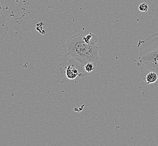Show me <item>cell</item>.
I'll use <instances>...</instances> for the list:
<instances>
[{
    "label": "cell",
    "mask_w": 158,
    "mask_h": 146,
    "mask_svg": "<svg viewBox=\"0 0 158 146\" xmlns=\"http://www.w3.org/2000/svg\"><path fill=\"white\" fill-rule=\"evenodd\" d=\"M95 65L92 63H88L85 65L84 69L86 73H90L95 69Z\"/></svg>",
    "instance_id": "6"
},
{
    "label": "cell",
    "mask_w": 158,
    "mask_h": 146,
    "mask_svg": "<svg viewBox=\"0 0 158 146\" xmlns=\"http://www.w3.org/2000/svg\"><path fill=\"white\" fill-rule=\"evenodd\" d=\"M139 57L137 66L141 68L142 76L153 71L158 75V32L149 35L137 43Z\"/></svg>",
    "instance_id": "2"
},
{
    "label": "cell",
    "mask_w": 158,
    "mask_h": 146,
    "mask_svg": "<svg viewBox=\"0 0 158 146\" xmlns=\"http://www.w3.org/2000/svg\"><path fill=\"white\" fill-rule=\"evenodd\" d=\"M16 3H19V0H15Z\"/></svg>",
    "instance_id": "8"
},
{
    "label": "cell",
    "mask_w": 158,
    "mask_h": 146,
    "mask_svg": "<svg viewBox=\"0 0 158 146\" xmlns=\"http://www.w3.org/2000/svg\"><path fill=\"white\" fill-rule=\"evenodd\" d=\"M85 64L82 61L76 58H71L67 64L65 74L68 79H75L78 76H82Z\"/></svg>",
    "instance_id": "3"
},
{
    "label": "cell",
    "mask_w": 158,
    "mask_h": 146,
    "mask_svg": "<svg viewBox=\"0 0 158 146\" xmlns=\"http://www.w3.org/2000/svg\"><path fill=\"white\" fill-rule=\"evenodd\" d=\"M83 40L89 45H96L98 41V38L94 33H89L87 35L83 36Z\"/></svg>",
    "instance_id": "5"
},
{
    "label": "cell",
    "mask_w": 158,
    "mask_h": 146,
    "mask_svg": "<svg viewBox=\"0 0 158 146\" xmlns=\"http://www.w3.org/2000/svg\"><path fill=\"white\" fill-rule=\"evenodd\" d=\"M63 49L67 56L79 59L85 65L92 63L96 65L100 58L98 46L87 43L81 34H76L69 38L63 46Z\"/></svg>",
    "instance_id": "1"
},
{
    "label": "cell",
    "mask_w": 158,
    "mask_h": 146,
    "mask_svg": "<svg viewBox=\"0 0 158 146\" xmlns=\"http://www.w3.org/2000/svg\"><path fill=\"white\" fill-rule=\"evenodd\" d=\"M139 11L141 12H148L149 10V6L148 5L146 2H143L139 5Z\"/></svg>",
    "instance_id": "7"
},
{
    "label": "cell",
    "mask_w": 158,
    "mask_h": 146,
    "mask_svg": "<svg viewBox=\"0 0 158 146\" xmlns=\"http://www.w3.org/2000/svg\"><path fill=\"white\" fill-rule=\"evenodd\" d=\"M0 14H1V13H0Z\"/></svg>",
    "instance_id": "9"
},
{
    "label": "cell",
    "mask_w": 158,
    "mask_h": 146,
    "mask_svg": "<svg viewBox=\"0 0 158 146\" xmlns=\"http://www.w3.org/2000/svg\"><path fill=\"white\" fill-rule=\"evenodd\" d=\"M143 79L146 84L152 88L158 86V75L155 71H149L143 76Z\"/></svg>",
    "instance_id": "4"
}]
</instances>
